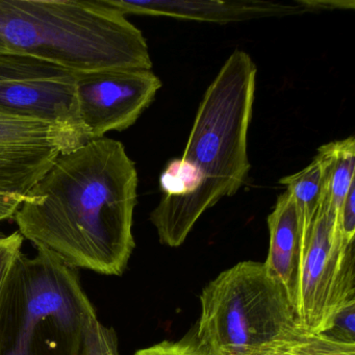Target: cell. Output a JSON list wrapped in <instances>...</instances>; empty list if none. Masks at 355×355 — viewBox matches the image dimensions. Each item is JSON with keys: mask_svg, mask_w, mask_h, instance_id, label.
Masks as SVG:
<instances>
[{"mask_svg": "<svg viewBox=\"0 0 355 355\" xmlns=\"http://www.w3.org/2000/svg\"><path fill=\"white\" fill-rule=\"evenodd\" d=\"M197 344L207 355H294L313 334L263 263L242 261L200 295Z\"/></svg>", "mask_w": 355, "mask_h": 355, "instance_id": "277c9868", "label": "cell"}, {"mask_svg": "<svg viewBox=\"0 0 355 355\" xmlns=\"http://www.w3.org/2000/svg\"><path fill=\"white\" fill-rule=\"evenodd\" d=\"M55 159H0V223L14 218Z\"/></svg>", "mask_w": 355, "mask_h": 355, "instance_id": "7c38bea8", "label": "cell"}, {"mask_svg": "<svg viewBox=\"0 0 355 355\" xmlns=\"http://www.w3.org/2000/svg\"><path fill=\"white\" fill-rule=\"evenodd\" d=\"M123 15L163 16L175 19L227 24L266 17L315 13L313 0L291 3L263 0H105Z\"/></svg>", "mask_w": 355, "mask_h": 355, "instance_id": "9c48e42d", "label": "cell"}, {"mask_svg": "<svg viewBox=\"0 0 355 355\" xmlns=\"http://www.w3.org/2000/svg\"><path fill=\"white\" fill-rule=\"evenodd\" d=\"M270 244L266 259L268 274L286 291L296 311L307 236L300 209L286 191L268 217Z\"/></svg>", "mask_w": 355, "mask_h": 355, "instance_id": "30bf717a", "label": "cell"}, {"mask_svg": "<svg viewBox=\"0 0 355 355\" xmlns=\"http://www.w3.org/2000/svg\"><path fill=\"white\" fill-rule=\"evenodd\" d=\"M343 239L347 243L354 242L355 236V182H352L348 194L340 207L336 219Z\"/></svg>", "mask_w": 355, "mask_h": 355, "instance_id": "ffe728a7", "label": "cell"}, {"mask_svg": "<svg viewBox=\"0 0 355 355\" xmlns=\"http://www.w3.org/2000/svg\"><path fill=\"white\" fill-rule=\"evenodd\" d=\"M279 182L286 187V191L296 201L300 209L305 232L309 236L311 223L325 199V172L323 161L317 155L313 161L304 169L298 173L282 178Z\"/></svg>", "mask_w": 355, "mask_h": 355, "instance_id": "5bb4252c", "label": "cell"}, {"mask_svg": "<svg viewBox=\"0 0 355 355\" xmlns=\"http://www.w3.org/2000/svg\"><path fill=\"white\" fill-rule=\"evenodd\" d=\"M321 336L336 342L355 345V300L334 313Z\"/></svg>", "mask_w": 355, "mask_h": 355, "instance_id": "e0dca14e", "label": "cell"}, {"mask_svg": "<svg viewBox=\"0 0 355 355\" xmlns=\"http://www.w3.org/2000/svg\"><path fill=\"white\" fill-rule=\"evenodd\" d=\"M325 172V201L338 219L340 207L355 182V139L334 141L318 149Z\"/></svg>", "mask_w": 355, "mask_h": 355, "instance_id": "4fadbf2b", "label": "cell"}, {"mask_svg": "<svg viewBox=\"0 0 355 355\" xmlns=\"http://www.w3.org/2000/svg\"><path fill=\"white\" fill-rule=\"evenodd\" d=\"M135 355H207L197 343L165 342L137 351Z\"/></svg>", "mask_w": 355, "mask_h": 355, "instance_id": "d6986e66", "label": "cell"}, {"mask_svg": "<svg viewBox=\"0 0 355 355\" xmlns=\"http://www.w3.org/2000/svg\"><path fill=\"white\" fill-rule=\"evenodd\" d=\"M257 72L248 53L234 51L205 91L184 155L159 178L163 197L150 220L162 244L180 246L205 211L246 182Z\"/></svg>", "mask_w": 355, "mask_h": 355, "instance_id": "7a4b0ae2", "label": "cell"}, {"mask_svg": "<svg viewBox=\"0 0 355 355\" xmlns=\"http://www.w3.org/2000/svg\"><path fill=\"white\" fill-rule=\"evenodd\" d=\"M24 236L19 232L9 236H0V355H3V329L6 298L12 271L21 257Z\"/></svg>", "mask_w": 355, "mask_h": 355, "instance_id": "9a60e30c", "label": "cell"}, {"mask_svg": "<svg viewBox=\"0 0 355 355\" xmlns=\"http://www.w3.org/2000/svg\"><path fill=\"white\" fill-rule=\"evenodd\" d=\"M0 39L74 74L153 67L142 32L105 0H0Z\"/></svg>", "mask_w": 355, "mask_h": 355, "instance_id": "3957f363", "label": "cell"}, {"mask_svg": "<svg viewBox=\"0 0 355 355\" xmlns=\"http://www.w3.org/2000/svg\"><path fill=\"white\" fill-rule=\"evenodd\" d=\"M76 80V74L42 60L3 53L0 113L72 126L86 132L78 116Z\"/></svg>", "mask_w": 355, "mask_h": 355, "instance_id": "52a82bcc", "label": "cell"}, {"mask_svg": "<svg viewBox=\"0 0 355 355\" xmlns=\"http://www.w3.org/2000/svg\"><path fill=\"white\" fill-rule=\"evenodd\" d=\"M12 53L11 51H10L9 49H8L7 45L5 44V42H3L1 39H0V55H3V53Z\"/></svg>", "mask_w": 355, "mask_h": 355, "instance_id": "44dd1931", "label": "cell"}, {"mask_svg": "<svg viewBox=\"0 0 355 355\" xmlns=\"http://www.w3.org/2000/svg\"><path fill=\"white\" fill-rule=\"evenodd\" d=\"M88 142L72 126L0 113V159H55Z\"/></svg>", "mask_w": 355, "mask_h": 355, "instance_id": "8fae6325", "label": "cell"}, {"mask_svg": "<svg viewBox=\"0 0 355 355\" xmlns=\"http://www.w3.org/2000/svg\"><path fill=\"white\" fill-rule=\"evenodd\" d=\"M76 355H119L115 332L95 315L87 326Z\"/></svg>", "mask_w": 355, "mask_h": 355, "instance_id": "2e32d148", "label": "cell"}, {"mask_svg": "<svg viewBox=\"0 0 355 355\" xmlns=\"http://www.w3.org/2000/svg\"><path fill=\"white\" fill-rule=\"evenodd\" d=\"M354 257V242L343 239L323 201L307 236L296 305L309 334L323 331L338 309L355 300Z\"/></svg>", "mask_w": 355, "mask_h": 355, "instance_id": "8992f818", "label": "cell"}, {"mask_svg": "<svg viewBox=\"0 0 355 355\" xmlns=\"http://www.w3.org/2000/svg\"><path fill=\"white\" fill-rule=\"evenodd\" d=\"M161 88V80L151 70L76 74L78 116L89 140L134 125Z\"/></svg>", "mask_w": 355, "mask_h": 355, "instance_id": "ba28073f", "label": "cell"}, {"mask_svg": "<svg viewBox=\"0 0 355 355\" xmlns=\"http://www.w3.org/2000/svg\"><path fill=\"white\" fill-rule=\"evenodd\" d=\"M37 250L21 254L10 277L3 355H76L96 311L74 269Z\"/></svg>", "mask_w": 355, "mask_h": 355, "instance_id": "5b68a950", "label": "cell"}, {"mask_svg": "<svg viewBox=\"0 0 355 355\" xmlns=\"http://www.w3.org/2000/svg\"><path fill=\"white\" fill-rule=\"evenodd\" d=\"M294 355H355V345L344 344L313 334Z\"/></svg>", "mask_w": 355, "mask_h": 355, "instance_id": "ac0fdd59", "label": "cell"}, {"mask_svg": "<svg viewBox=\"0 0 355 355\" xmlns=\"http://www.w3.org/2000/svg\"><path fill=\"white\" fill-rule=\"evenodd\" d=\"M138 182L136 165L114 139L60 153L16 211L18 232L71 269L121 275L136 245Z\"/></svg>", "mask_w": 355, "mask_h": 355, "instance_id": "6da1fadb", "label": "cell"}]
</instances>
